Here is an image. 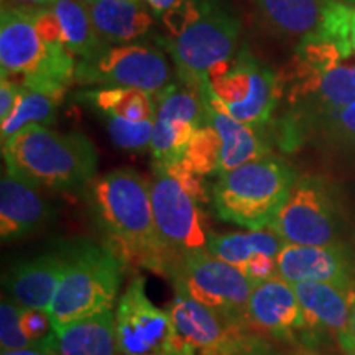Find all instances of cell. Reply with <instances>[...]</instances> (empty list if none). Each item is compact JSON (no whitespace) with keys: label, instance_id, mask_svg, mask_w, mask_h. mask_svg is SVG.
Masks as SVG:
<instances>
[{"label":"cell","instance_id":"obj_10","mask_svg":"<svg viewBox=\"0 0 355 355\" xmlns=\"http://www.w3.org/2000/svg\"><path fill=\"white\" fill-rule=\"evenodd\" d=\"M168 60L157 48L139 43L109 44L99 55L78 60L74 83L94 87H132L158 94L170 86Z\"/></svg>","mask_w":355,"mask_h":355},{"label":"cell","instance_id":"obj_13","mask_svg":"<svg viewBox=\"0 0 355 355\" xmlns=\"http://www.w3.org/2000/svg\"><path fill=\"white\" fill-rule=\"evenodd\" d=\"M270 227L293 245H339L334 199L319 178L304 176L296 180Z\"/></svg>","mask_w":355,"mask_h":355},{"label":"cell","instance_id":"obj_12","mask_svg":"<svg viewBox=\"0 0 355 355\" xmlns=\"http://www.w3.org/2000/svg\"><path fill=\"white\" fill-rule=\"evenodd\" d=\"M152 204L158 237L176 266L189 252L207 248L211 232L206 229L201 202L158 165L152 181Z\"/></svg>","mask_w":355,"mask_h":355},{"label":"cell","instance_id":"obj_17","mask_svg":"<svg viewBox=\"0 0 355 355\" xmlns=\"http://www.w3.org/2000/svg\"><path fill=\"white\" fill-rule=\"evenodd\" d=\"M278 277L290 285L329 283L352 290L350 261L339 245L309 247L285 243L277 257Z\"/></svg>","mask_w":355,"mask_h":355},{"label":"cell","instance_id":"obj_31","mask_svg":"<svg viewBox=\"0 0 355 355\" xmlns=\"http://www.w3.org/2000/svg\"><path fill=\"white\" fill-rule=\"evenodd\" d=\"M107 119V130L110 140L122 150H132V152H140V150L148 148L152 145L155 119L148 121H127L121 117H105Z\"/></svg>","mask_w":355,"mask_h":355},{"label":"cell","instance_id":"obj_7","mask_svg":"<svg viewBox=\"0 0 355 355\" xmlns=\"http://www.w3.org/2000/svg\"><path fill=\"white\" fill-rule=\"evenodd\" d=\"M76 58L63 43L40 35L33 8L2 6L0 13V69L24 86L68 89L74 83Z\"/></svg>","mask_w":355,"mask_h":355},{"label":"cell","instance_id":"obj_11","mask_svg":"<svg viewBox=\"0 0 355 355\" xmlns=\"http://www.w3.org/2000/svg\"><path fill=\"white\" fill-rule=\"evenodd\" d=\"M171 278L175 285H180L201 304L247 322L248 300L257 283L237 266L217 259L207 248L186 254Z\"/></svg>","mask_w":355,"mask_h":355},{"label":"cell","instance_id":"obj_33","mask_svg":"<svg viewBox=\"0 0 355 355\" xmlns=\"http://www.w3.org/2000/svg\"><path fill=\"white\" fill-rule=\"evenodd\" d=\"M21 306L12 298L2 300L0 304V347L6 350H17L30 347V340L26 339L21 329Z\"/></svg>","mask_w":355,"mask_h":355},{"label":"cell","instance_id":"obj_3","mask_svg":"<svg viewBox=\"0 0 355 355\" xmlns=\"http://www.w3.org/2000/svg\"><path fill=\"white\" fill-rule=\"evenodd\" d=\"M7 171L35 188L74 189L96 176L97 150L79 132L61 133L44 125L26 127L2 144Z\"/></svg>","mask_w":355,"mask_h":355},{"label":"cell","instance_id":"obj_38","mask_svg":"<svg viewBox=\"0 0 355 355\" xmlns=\"http://www.w3.org/2000/svg\"><path fill=\"white\" fill-rule=\"evenodd\" d=\"M145 2H146V6L150 7V10L155 13V15L163 17V15H166V13L170 12L173 7L178 6V3H180V0H145Z\"/></svg>","mask_w":355,"mask_h":355},{"label":"cell","instance_id":"obj_34","mask_svg":"<svg viewBox=\"0 0 355 355\" xmlns=\"http://www.w3.org/2000/svg\"><path fill=\"white\" fill-rule=\"evenodd\" d=\"M20 322L24 334L32 345L48 343V340L55 336V329H53V324L48 311L21 308Z\"/></svg>","mask_w":355,"mask_h":355},{"label":"cell","instance_id":"obj_42","mask_svg":"<svg viewBox=\"0 0 355 355\" xmlns=\"http://www.w3.org/2000/svg\"><path fill=\"white\" fill-rule=\"evenodd\" d=\"M343 2H345V3H349V6H350V3H355V0H343Z\"/></svg>","mask_w":355,"mask_h":355},{"label":"cell","instance_id":"obj_16","mask_svg":"<svg viewBox=\"0 0 355 355\" xmlns=\"http://www.w3.org/2000/svg\"><path fill=\"white\" fill-rule=\"evenodd\" d=\"M245 316L252 327L277 339L293 340L298 332L308 331L295 288L279 277L257 283Z\"/></svg>","mask_w":355,"mask_h":355},{"label":"cell","instance_id":"obj_1","mask_svg":"<svg viewBox=\"0 0 355 355\" xmlns=\"http://www.w3.org/2000/svg\"><path fill=\"white\" fill-rule=\"evenodd\" d=\"M89 204L107 247L125 263L171 277L176 265L163 247L155 224L152 184L130 168H121L89 183Z\"/></svg>","mask_w":355,"mask_h":355},{"label":"cell","instance_id":"obj_18","mask_svg":"<svg viewBox=\"0 0 355 355\" xmlns=\"http://www.w3.org/2000/svg\"><path fill=\"white\" fill-rule=\"evenodd\" d=\"M68 265V254H44L21 261L8 272L6 288L21 308L48 311Z\"/></svg>","mask_w":355,"mask_h":355},{"label":"cell","instance_id":"obj_22","mask_svg":"<svg viewBox=\"0 0 355 355\" xmlns=\"http://www.w3.org/2000/svg\"><path fill=\"white\" fill-rule=\"evenodd\" d=\"M58 355H119L112 311L55 331Z\"/></svg>","mask_w":355,"mask_h":355},{"label":"cell","instance_id":"obj_37","mask_svg":"<svg viewBox=\"0 0 355 355\" xmlns=\"http://www.w3.org/2000/svg\"><path fill=\"white\" fill-rule=\"evenodd\" d=\"M55 339L56 334L51 337L48 343L43 344H35L30 345V347L25 349H17V350H6L2 355H56V347H55Z\"/></svg>","mask_w":355,"mask_h":355},{"label":"cell","instance_id":"obj_5","mask_svg":"<svg viewBox=\"0 0 355 355\" xmlns=\"http://www.w3.org/2000/svg\"><path fill=\"white\" fill-rule=\"evenodd\" d=\"M295 183V171L282 159L266 155L222 173L212 188V201L222 220L248 230L266 229Z\"/></svg>","mask_w":355,"mask_h":355},{"label":"cell","instance_id":"obj_27","mask_svg":"<svg viewBox=\"0 0 355 355\" xmlns=\"http://www.w3.org/2000/svg\"><path fill=\"white\" fill-rule=\"evenodd\" d=\"M84 101L96 107L104 117H121L127 121H148L157 117V97L132 87H94L83 92Z\"/></svg>","mask_w":355,"mask_h":355},{"label":"cell","instance_id":"obj_8","mask_svg":"<svg viewBox=\"0 0 355 355\" xmlns=\"http://www.w3.org/2000/svg\"><path fill=\"white\" fill-rule=\"evenodd\" d=\"M199 91L211 107L255 127H265L279 105L278 74L248 48L212 71Z\"/></svg>","mask_w":355,"mask_h":355},{"label":"cell","instance_id":"obj_4","mask_svg":"<svg viewBox=\"0 0 355 355\" xmlns=\"http://www.w3.org/2000/svg\"><path fill=\"white\" fill-rule=\"evenodd\" d=\"M279 102L296 115L344 107L355 102V51L350 44L308 37L278 74Z\"/></svg>","mask_w":355,"mask_h":355},{"label":"cell","instance_id":"obj_2","mask_svg":"<svg viewBox=\"0 0 355 355\" xmlns=\"http://www.w3.org/2000/svg\"><path fill=\"white\" fill-rule=\"evenodd\" d=\"M162 19L168 28L162 43L186 86L199 89L234 58L241 21L220 0H180Z\"/></svg>","mask_w":355,"mask_h":355},{"label":"cell","instance_id":"obj_9","mask_svg":"<svg viewBox=\"0 0 355 355\" xmlns=\"http://www.w3.org/2000/svg\"><path fill=\"white\" fill-rule=\"evenodd\" d=\"M119 355H194L178 331L170 311L146 296L145 279L135 277L114 314Z\"/></svg>","mask_w":355,"mask_h":355},{"label":"cell","instance_id":"obj_23","mask_svg":"<svg viewBox=\"0 0 355 355\" xmlns=\"http://www.w3.org/2000/svg\"><path fill=\"white\" fill-rule=\"evenodd\" d=\"M68 89L35 87L21 84V94L15 110L6 122L0 123V139L6 144L17 133L32 125L50 127L55 122L58 109L63 104Z\"/></svg>","mask_w":355,"mask_h":355},{"label":"cell","instance_id":"obj_20","mask_svg":"<svg viewBox=\"0 0 355 355\" xmlns=\"http://www.w3.org/2000/svg\"><path fill=\"white\" fill-rule=\"evenodd\" d=\"M92 24L105 44H128L144 38L153 26V15L135 0H84Z\"/></svg>","mask_w":355,"mask_h":355},{"label":"cell","instance_id":"obj_35","mask_svg":"<svg viewBox=\"0 0 355 355\" xmlns=\"http://www.w3.org/2000/svg\"><path fill=\"white\" fill-rule=\"evenodd\" d=\"M242 272L254 283H260L265 282V279L278 277L277 259L265 254H255L245 265H243Z\"/></svg>","mask_w":355,"mask_h":355},{"label":"cell","instance_id":"obj_24","mask_svg":"<svg viewBox=\"0 0 355 355\" xmlns=\"http://www.w3.org/2000/svg\"><path fill=\"white\" fill-rule=\"evenodd\" d=\"M265 17L288 37L308 38L319 33L329 0H255Z\"/></svg>","mask_w":355,"mask_h":355},{"label":"cell","instance_id":"obj_32","mask_svg":"<svg viewBox=\"0 0 355 355\" xmlns=\"http://www.w3.org/2000/svg\"><path fill=\"white\" fill-rule=\"evenodd\" d=\"M304 117H313L332 139L355 144V102L344 107L321 110Z\"/></svg>","mask_w":355,"mask_h":355},{"label":"cell","instance_id":"obj_21","mask_svg":"<svg viewBox=\"0 0 355 355\" xmlns=\"http://www.w3.org/2000/svg\"><path fill=\"white\" fill-rule=\"evenodd\" d=\"M206 119L219 133L222 141L219 175L270 155V146L261 132L263 127L235 121L229 114L211 107L209 104H206Z\"/></svg>","mask_w":355,"mask_h":355},{"label":"cell","instance_id":"obj_43","mask_svg":"<svg viewBox=\"0 0 355 355\" xmlns=\"http://www.w3.org/2000/svg\"><path fill=\"white\" fill-rule=\"evenodd\" d=\"M135 2H145V0H135Z\"/></svg>","mask_w":355,"mask_h":355},{"label":"cell","instance_id":"obj_28","mask_svg":"<svg viewBox=\"0 0 355 355\" xmlns=\"http://www.w3.org/2000/svg\"><path fill=\"white\" fill-rule=\"evenodd\" d=\"M155 97H157V119L188 122L196 127H201L206 122V104L198 87L170 84L162 92L155 94Z\"/></svg>","mask_w":355,"mask_h":355},{"label":"cell","instance_id":"obj_41","mask_svg":"<svg viewBox=\"0 0 355 355\" xmlns=\"http://www.w3.org/2000/svg\"><path fill=\"white\" fill-rule=\"evenodd\" d=\"M350 324H352V332H354V337H355V300L352 303V309H350Z\"/></svg>","mask_w":355,"mask_h":355},{"label":"cell","instance_id":"obj_25","mask_svg":"<svg viewBox=\"0 0 355 355\" xmlns=\"http://www.w3.org/2000/svg\"><path fill=\"white\" fill-rule=\"evenodd\" d=\"M285 243L272 227L248 230V232H211L207 250L219 260L242 270L243 265L255 254H265L277 259Z\"/></svg>","mask_w":355,"mask_h":355},{"label":"cell","instance_id":"obj_14","mask_svg":"<svg viewBox=\"0 0 355 355\" xmlns=\"http://www.w3.org/2000/svg\"><path fill=\"white\" fill-rule=\"evenodd\" d=\"M168 311L194 355H243L254 345L247 332L250 324L207 308L180 285H175V298Z\"/></svg>","mask_w":355,"mask_h":355},{"label":"cell","instance_id":"obj_40","mask_svg":"<svg viewBox=\"0 0 355 355\" xmlns=\"http://www.w3.org/2000/svg\"><path fill=\"white\" fill-rule=\"evenodd\" d=\"M349 40H350V44H352V48H354V51H355V8H354V13H352V19H350Z\"/></svg>","mask_w":355,"mask_h":355},{"label":"cell","instance_id":"obj_36","mask_svg":"<svg viewBox=\"0 0 355 355\" xmlns=\"http://www.w3.org/2000/svg\"><path fill=\"white\" fill-rule=\"evenodd\" d=\"M21 94V84L17 79L2 74L0 79V123L13 114Z\"/></svg>","mask_w":355,"mask_h":355},{"label":"cell","instance_id":"obj_26","mask_svg":"<svg viewBox=\"0 0 355 355\" xmlns=\"http://www.w3.org/2000/svg\"><path fill=\"white\" fill-rule=\"evenodd\" d=\"M51 8L60 21L66 50L76 58V61L99 55L109 46L97 33L84 0H55Z\"/></svg>","mask_w":355,"mask_h":355},{"label":"cell","instance_id":"obj_6","mask_svg":"<svg viewBox=\"0 0 355 355\" xmlns=\"http://www.w3.org/2000/svg\"><path fill=\"white\" fill-rule=\"evenodd\" d=\"M122 261L107 245L83 242L68 252V265L51 301L53 329L112 311Z\"/></svg>","mask_w":355,"mask_h":355},{"label":"cell","instance_id":"obj_29","mask_svg":"<svg viewBox=\"0 0 355 355\" xmlns=\"http://www.w3.org/2000/svg\"><path fill=\"white\" fill-rule=\"evenodd\" d=\"M199 127L188 122L165 121L155 117V128L152 137V155L155 165H168L183 158L191 137Z\"/></svg>","mask_w":355,"mask_h":355},{"label":"cell","instance_id":"obj_15","mask_svg":"<svg viewBox=\"0 0 355 355\" xmlns=\"http://www.w3.org/2000/svg\"><path fill=\"white\" fill-rule=\"evenodd\" d=\"M293 288L303 308L308 331H327L345 355H355V337L350 324L355 291L329 283H298Z\"/></svg>","mask_w":355,"mask_h":355},{"label":"cell","instance_id":"obj_19","mask_svg":"<svg viewBox=\"0 0 355 355\" xmlns=\"http://www.w3.org/2000/svg\"><path fill=\"white\" fill-rule=\"evenodd\" d=\"M51 209L35 188L6 173L0 181V235L3 241L24 237L44 225Z\"/></svg>","mask_w":355,"mask_h":355},{"label":"cell","instance_id":"obj_30","mask_svg":"<svg viewBox=\"0 0 355 355\" xmlns=\"http://www.w3.org/2000/svg\"><path fill=\"white\" fill-rule=\"evenodd\" d=\"M220 155L222 141L219 133L206 119V122L191 137L183 159L198 175L207 176L219 173Z\"/></svg>","mask_w":355,"mask_h":355},{"label":"cell","instance_id":"obj_39","mask_svg":"<svg viewBox=\"0 0 355 355\" xmlns=\"http://www.w3.org/2000/svg\"><path fill=\"white\" fill-rule=\"evenodd\" d=\"M55 0H2V6L21 7V8H42L51 7Z\"/></svg>","mask_w":355,"mask_h":355}]
</instances>
